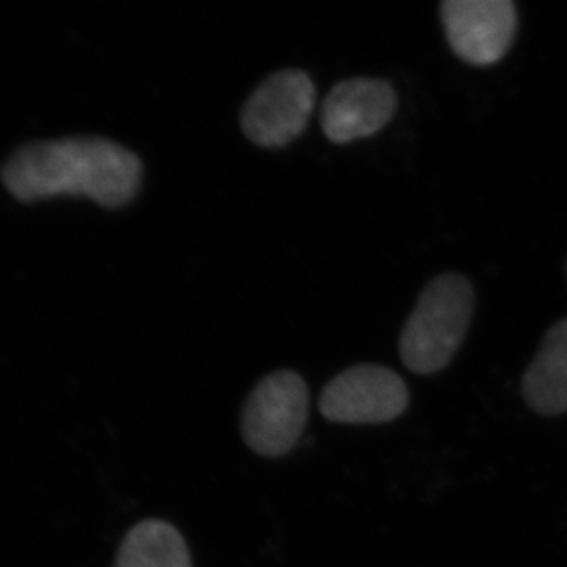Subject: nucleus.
<instances>
[{
	"mask_svg": "<svg viewBox=\"0 0 567 567\" xmlns=\"http://www.w3.org/2000/svg\"><path fill=\"white\" fill-rule=\"evenodd\" d=\"M0 181L22 204L76 196L104 208H121L140 192L142 163L106 137H62L18 147L3 163Z\"/></svg>",
	"mask_w": 567,
	"mask_h": 567,
	"instance_id": "obj_1",
	"label": "nucleus"
},
{
	"mask_svg": "<svg viewBox=\"0 0 567 567\" xmlns=\"http://www.w3.org/2000/svg\"><path fill=\"white\" fill-rule=\"evenodd\" d=\"M475 309V290L465 276L446 274L429 282L399 339L402 363L417 375H432L453 360Z\"/></svg>",
	"mask_w": 567,
	"mask_h": 567,
	"instance_id": "obj_2",
	"label": "nucleus"
},
{
	"mask_svg": "<svg viewBox=\"0 0 567 567\" xmlns=\"http://www.w3.org/2000/svg\"><path fill=\"white\" fill-rule=\"evenodd\" d=\"M309 390L303 377L282 369L264 377L246 399L241 435L262 457H282L300 442L308 424Z\"/></svg>",
	"mask_w": 567,
	"mask_h": 567,
	"instance_id": "obj_3",
	"label": "nucleus"
},
{
	"mask_svg": "<svg viewBox=\"0 0 567 567\" xmlns=\"http://www.w3.org/2000/svg\"><path fill=\"white\" fill-rule=\"evenodd\" d=\"M316 104L315 82L303 70L278 71L246 100L241 128L259 147H284L305 132Z\"/></svg>",
	"mask_w": 567,
	"mask_h": 567,
	"instance_id": "obj_4",
	"label": "nucleus"
},
{
	"mask_svg": "<svg viewBox=\"0 0 567 567\" xmlns=\"http://www.w3.org/2000/svg\"><path fill=\"white\" fill-rule=\"evenodd\" d=\"M409 402V388L393 369L357 364L328 382L319 410L331 423L382 424L401 416Z\"/></svg>",
	"mask_w": 567,
	"mask_h": 567,
	"instance_id": "obj_5",
	"label": "nucleus"
},
{
	"mask_svg": "<svg viewBox=\"0 0 567 567\" xmlns=\"http://www.w3.org/2000/svg\"><path fill=\"white\" fill-rule=\"evenodd\" d=\"M440 17L451 50L470 65L502 61L516 37L517 11L511 0H446Z\"/></svg>",
	"mask_w": 567,
	"mask_h": 567,
	"instance_id": "obj_6",
	"label": "nucleus"
},
{
	"mask_svg": "<svg viewBox=\"0 0 567 567\" xmlns=\"http://www.w3.org/2000/svg\"><path fill=\"white\" fill-rule=\"evenodd\" d=\"M398 107L394 89L383 80L353 78L336 84L322 104L320 125L334 144L379 133Z\"/></svg>",
	"mask_w": 567,
	"mask_h": 567,
	"instance_id": "obj_7",
	"label": "nucleus"
},
{
	"mask_svg": "<svg viewBox=\"0 0 567 567\" xmlns=\"http://www.w3.org/2000/svg\"><path fill=\"white\" fill-rule=\"evenodd\" d=\"M522 393L537 415L558 416L567 412V317L544 336L522 379Z\"/></svg>",
	"mask_w": 567,
	"mask_h": 567,
	"instance_id": "obj_8",
	"label": "nucleus"
},
{
	"mask_svg": "<svg viewBox=\"0 0 567 567\" xmlns=\"http://www.w3.org/2000/svg\"><path fill=\"white\" fill-rule=\"evenodd\" d=\"M114 567H193L185 537L169 522L147 518L130 529Z\"/></svg>",
	"mask_w": 567,
	"mask_h": 567,
	"instance_id": "obj_9",
	"label": "nucleus"
}]
</instances>
